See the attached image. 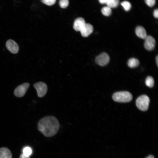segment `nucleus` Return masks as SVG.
Returning a JSON list of instances; mask_svg holds the SVG:
<instances>
[{
	"instance_id": "obj_1",
	"label": "nucleus",
	"mask_w": 158,
	"mask_h": 158,
	"mask_svg": "<svg viewBox=\"0 0 158 158\" xmlns=\"http://www.w3.org/2000/svg\"><path fill=\"white\" fill-rule=\"evenodd\" d=\"M59 124L54 116H48L44 117L38 122V129L45 136L50 137L55 135L58 131Z\"/></svg>"
},
{
	"instance_id": "obj_23",
	"label": "nucleus",
	"mask_w": 158,
	"mask_h": 158,
	"mask_svg": "<svg viewBox=\"0 0 158 158\" xmlns=\"http://www.w3.org/2000/svg\"><path fill=\"white\" fill-rule=\"evenodd\" d=\"M111 0H99V2L101 4H106Z\"/></svg>"
},
{
	"instance_id": "obj_21",
	"label": "nucleus",
	"mask_w": 158,
	"mask_h": 158,
	"mask_svg": "<svg viewBox=\"0 0 158 158\" xmlns=\"http://www.w3.org/2000/svg\"><path fill=\"white\" fill-rule=\"evenodd\" d=\"M146 4L149 6H153L155 3V0H145Z\"/></svg>"
},
{
	"instance_id": "obj_19",
	"label": "nucleus",
	"mask_w": 158,
	"mask_h": 158,
	"mask_svg": "<svg viewBox=\"0 0 158 158\" xmlns=\"http://www.w3.org/2000/svg\"><path fill=\"white\" fill-rule=\"evenodd\" d=\"M69 4L68 0H60L59 4L60 6L62 8L67 7Z\"/></svg>"
},
{
	"instance_id": "obj_25",
	"label": "nucleus",
	"mask_w": 158,
	"mask_h": 158,
	"mask_svg": "<svg viewBox=\"0 0 158 158\" xmlns=\"http://www.w3.org/2000/svg\"><path fill=\"white\" fill-rule=\"evenodd\" d=\"M146 158H154V157L152 155H150Z\"/></svg>"
},
{
	"instance_id": "obj_5",
	"label": "nucleus",
	"mask_w": 158,
	"mask_h": 158,
	"mask_svg": "<svg viewBox=\"0 0 158 158\" xmlns=\"http://www.w3.org/2000/svg\"><path fill=\"white\" fill-rule=\"evenodd\" d=\"M30 86V84L28 83H24L18 86L15 89L14 94L18 97L23 96Z\"/></svg>"
},
{
	"instance_id": "obj_13",
	"label": "nucleus",
	"mask_w": 158,
	"mask_h": 158,
	"mask_svg": "<svg viewBox=\"0 0 158 158\" xmlns=\"http://www.w3.org/2000/svg\"><path fill=\"white\" fill-rule=\"evenodd\" d=\"M139 64V61L137 59L131 58L128 61V65L131 68H133L138 66Z\"/></svg>"
},
{
	"instance_id": "obj_10",
	"label": "nucleus",
	"mask_w": 158,
	"mask_h": 158,
	"mask_svg": "<svg viewBox=\"0 0 158 158\" xmlns=\"http://www.w3.org/2000/svg\"><path fill=\"white\" fill-rule=\"evenodd\" d=\"M85 24V20L83 18H78L74 21L73 28L76 31H80Z\"/></svg>"
},
{
	"instance_id": "obj_22",
	"label": "nucleus",
	"mask_w": 158,
	"mask_h": 158,
	"mask_svg": "<svg viewBox=\"0 0 158 158\" xmlns=\"http://www.w3.org/2000/svg\"><path fill=\"white\" fill-rule=\"evenodd\" d=\"M153 15L154 17L157 18L158 17V9L155 10L153 12Z\"/></svg>"
},
{
	"instance_id": "obj_8",
	"label": "nucleus",
	"mask_w": 158,
	"mask_h": 158,
	"mask_svg": "<svg viewBox=\"0 0 158 158\" xmlns=\"http://www.w3.org/2000/svg\"><path fill=\"white\" fill-rule=\"evenodd\" d=\"M6 47L7 49L13 54L17 53L19 50L18 44L15 41L12 40H9L7 41Z\"/></svg>"
},
{
	"instance_id": "obj_24",
	"label": "nucleus",
	"mask_w": 158,
	"mask_h": 158,
	"mask_svg": "<svg viewBox=\"0 0 158 158\" xmlns=\"http://www.w3.org/2000/svg\"><path fill=\"white\" fill-rule=\"evenodd\" d=\"M19 158H30V156L25 155L23 153L20 154Z\"/></svg>"
},
{
	"instance_id": "obj_26",
	"label": "nucleus",
	"mask_w": 158,
	"mask_h": 158,
	"mask_svg": "<svg viewBox=\"0 0 158 158\" xmlns=\"http://www.w3.org/2000/svg\"><path fill=\"white\" fill-rule=\"evenodd\" d=\"M156 63L157 66H158V56H157L156 58Z\"/></svg>"
},
{
	"instance_id": "obj_12",
	"label": "nucleus",
	"mask_w": 158,
	"mask_h": 158,
	"mask_svg": "<svg viewBox=\"0 0 158 158\" xmlns=\"http://www.w3.org/2000/svg\"><path fill=\"white\" fill-rule=\"evenodd\" d=\"M12 154L8 148L2 147L0 148V158H12Z\"/></svg>"
},
{
	"instance_id": "obj_18",
	"label": "nucleus",
	"mask_w": 158,
	"mask_h": 158,
	"mask_svg": "<svg viewBox=\"0 0 158 158\" xmlns=\"http://www.w3.org/2000/svg\"><path fill=\"white\" fill-rule=\"evenodd\" d=\"M121 4L125 10L126 11H129L131 7V4L128 1H123L121 3Z\"/></svg>"
},
{
	"instance_id": "obj_11",
	"label": "nucleus",
	"mask_w": 158,
	"mask_h": 158,
	"mask_svg": "<svg viewBox=\"0 0 158 158\" xmlns=\"http://www.w3.org/2000/svg\"><path fill=\"white\" fill-rule=\"evenodd\" d=\"M135 32L138 37L142 39H145L147 36L145 29L142 26H137L135 29Z\"/></svg>"
},
{
	"instance_id": "obj_15",
	"label": "nucleus",
	"mask_w": 158,
	"mask_h": 158,
	"mask_svg": "<svg viewBox=\"0 0 158 158\" xmlns=\"http://www.w3.org/2000/svg\"><path fill=\"white\" fill-rule=\"evenodd\" d=\"M101 12L102 14L106 16H109L111 13V8L108 6L103 7L101 10Z\"/></svg>"
},
{
	"instance_id": "obj_14",
	"label": "nucleus",
	"mask_w": 158,
	"mask_h": 158,
	"mask_svg": "<svg viewBox=\"0 0 158 158\" xmlns=\"http://www.w3.org/2000/svg\"><path fill=\"white\" fill-rule=\"evenodd\" d=\"M145 83L148 87H152L154 83V79L151 76H149L146 78Z\"/></svg>"
},
{
	"instance_id": "obj_6",
	"label": "nucleus",
	"mask_w": 158,
	"mask_h": 158,
	"mask_svg": "<svg viewBox=\"0 0 158 158\" xmlns=\"http://www.w3.org/2000/svg\"><path fill=\"white\" fill-rule=\"evenodd\" d=\"M109 60L110 58L108 54L106 52H103L96 57L95 62L97 64L104 66L109 63Z\"/></svg>"
},
{
	"instance_id": "obj_9",
	"label": "nucleus",
	"mask_w": 158,
	"mask_h": 158,
	"mask_svg": "<svg viewBox=\"0 0 158 158\" xmlns=\"http://www.w3.org/2000/svg\"><path fill=\"white\" fill-rule=\"evenodd\" d=\"M93 29V27L91 24L85 23L80 31L82 36L85 37L88 36L92 32Z\"/></svg>"
},
{
	"instance_id": "obj_17",
	"label": "nucleus",
	"mask_w": 158,
	"mask_h": 158,
	"mask_svg": "<svg viewBox=\"0 0 158 158\" xmlns=\"http://www.w3.org/2000/svg\"><path fill=\"white\" fill-rule=\"evenodd\" d=\"M23 152L25 155L30 156L32 153V149L29 147H25L23 149Z\"/></svg>"
},
{
	"instance_id": "obj_16",
	"label": "nucleus",
	"mask_w": 158,
	"mask_h": 158,
	"mask_svg": "<svg viewBox=\"0 0 158 158\" xmlns=\"http://www.w3.org/2000/svg\"><path fill=\"white\" fill-rule=\"evenodd\" d=\"M119 0H111L106 4L110 8H115L118 5Z\"/></svg>"
},
{
	"instance_id": "obj_2",
	"label": "nucleus",
	"mask_w": 158,
	"mask_h": 158,
	"mask_svg": "<svg viewBox=\"0 0 158 158\" xmlns=\"http://www.w3.org/2000/svg\"><path fill=\"white\" fill-rule=\"evenodd\" d=\"M133 97L131 94L127 91H121L115 93L112 96L113 99L119 102H127L131 101Z\"/></svg>"
},
{
	"instance_id": "obj_7",
	"label": "nucleus",
	"mask_w": 158,
	"mask_h": 158,
	"mask_svg": "<svg viewBox=\"0 0 158 158\" xmlns=\"http://www.w3.org/2000/svg\"><path fill=\"white\" fill-rule=\"evenodd\" d=\"M145 40L144 46L145 48L148 51L152 50L154 48L155 45L154 39L150 35H148Z\"/></svg>"
},
{
	"instance_id": "obj_3",
	"label": "nucleus",
	"mask_w": 158,
	"mask_h": 158,
	"mask_svg": "<svg viewBox=\"0 0 158 158\" xmlns=\"http://www.w3.org/2000/svg\"><path fill=\"white\" fill-rule=\"evenodd\" d=\"M150 100L146 95H143L139 97L136 101L137 107L142 111H146L148 109Z\"/></svg>"
},
{
	"instance_id": "obj_20",
	"label": "nucleus",
	"mask_w": 158,
	"mask_h": 158,
	"mask_svg": "<svg viewBox=\"0 0 158 158\" xmlns=\"http://www.w3.org/2000/svg\"><path fill=\"white\" fill-rule=\"evenodd\" d=\"M56 0H41L43 4L48 6H51L54 4Z\"/></svg>"
},
{
	"instance_id": "obj_4",
	"label": "nucleus",
	"mask_w": 158,
	"mask_h": 158,
	"mask_svg": "<svg viewBox=\"0 0 158 158\" xmlns=\"http://www.w3.org/2000/svg\"><path fill=\"white\" fill-rule=\"evenodd\" d=\"M34 87L36 89L39 97H42L46 94L48 87L47 85L44 83L40 82L35 83Z\"/></svg>"
}]
</instances>
